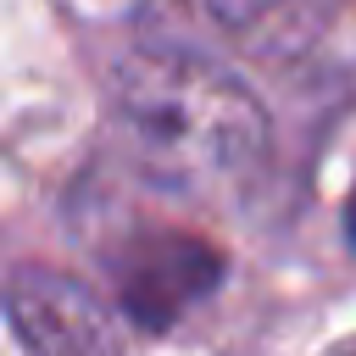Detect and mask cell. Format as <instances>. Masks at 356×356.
<instances>
[{
  "instance_id": "1",
  "label": "cell",
  "mask_w": 356,
  "mask_h": 356,
  "mask_svg": "<svg viewBox=\"0 0 356 356\" xmlns=\"http://www.w3.org/2000/svg\"><path fill=\"white\" fill-rule=\"evenodd\" d=\"M111 117L145 178L189 200H228L267 167L261 100L206 50L145 39L111 61Z\"/></svg>"
},
{
  "instance_id": "6",
  "label": "cell",
  "mask_w": 356,
  "mask_h": 356,
  "mask_svg": "<svg viewBox=\"0 0 356 356\" xmlns=\"http://www.w3.org/2000/svg\"><path fill=\"white\" fill-rule=\"evenodd\" d=\"M345 356H356V350H345Z\"/></svg>"
},
{
  "instance_id": "5",
  "label": "cell",
  "mask_w": 356,
  "mask_h": 356,
  "mask_svg": "<svg viewBox=\"0 0 356 356\" xmlns=\"http://www.w3.org/2000/svg\"><path fill=\"white\" fill-rule=\"evenodd\" d=\"M345 234H350V245H356V189H350V206H345Z\"/></svg>"
},
{
  "instance_id": "3",
  "label": "cell",
  "mask_w": 356,
  "mask_h": 356,
  "mask_svg": "<svg viewBox=\"0 0 356 356\" xmlns=\"http://www.w3.org/2000/svg\"><path fill=\"white\" fill-rule=\"evenodd\" d=\"M6 317L33 356H122L111 312L67 273L22 267L6 284Z\"/></svg>"
},
{
  "instance_id": "2",
  "label": "cell",
  "mask_w": 356,
  "mask_h": 356,
  "mask_svg": "<svg viewBox=\"0 0 356 356\" xmlns=\"http://www.w3.org/2000/svg\"><path fill=\"white\" fill-rule=\"evenodd\" d=\"M117 278V300L139 328H172L189 306H200L217 278H222V250L206 245L200 234H139L117 250L111 261Z\"/></svg>"
},
{
  "instance_id": "4",
  "label": "cell",
  "mask_w": 356,
  "mask_h": 356,
  "mask_svg": "<svg viewBox=\"0 0 356 356\" xmlns=\"http://www.w3.org/2000/svg\"><path fill=\"white\" fill-rule=\"evenodd\" d=\"M339 0H161L167 17L206 28L211 39H228L250 56H284L300 50Z\"/></svg>"
}]
</instances>
